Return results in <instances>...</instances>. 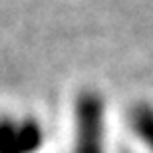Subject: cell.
<instances>
[{"label":"cell","mask_w":153,"mask_h":153,"mask_svg":"<svg viewBox=\"0 0 153 153\" xmlns=\"http://www.w3.org/2000/svg\"><path fill=\"white\" fill-rule=\"evenodd\" d=\"M135 123H137V131L141 133V137L151 145L153 149V109H141L135 117Z\"/></svg>","instance_id":"obj_1"}]
</instances>
